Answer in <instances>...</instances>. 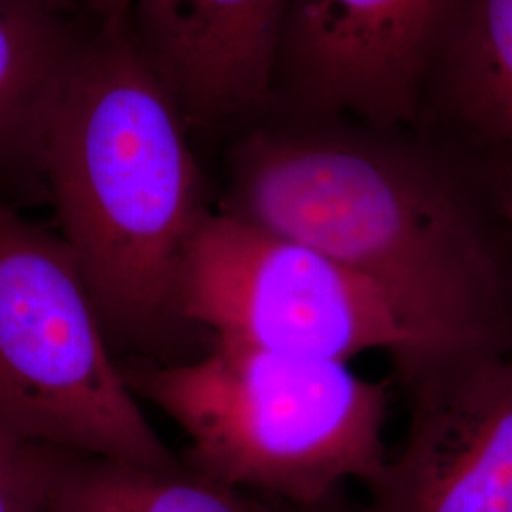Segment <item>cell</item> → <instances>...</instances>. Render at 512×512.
Wrapping results in <instances>:
<instances>
[{"label": "cell", "instance_id": "1", "mask_svg": "<svg viewBox=\"0 0 512 512\" xmlns=\"http://www.w3.org/2000/svg\"><path fill=\"white\" fill-rule=\"evenodd\" d=\"M224 213L365 279L435 355L512 353V275L437 167L403 150L256 131L232 152Z\"/></svg>", "mask_w": 512, "mask_h": 512}, {"label": "cell", "instance_id": "2", "mask_svg": "<svg viewBox=\"0 0 512 512\" xmlns=\"http://www.w3.org/2000/svg\"><path fill=\"white\" fill-rule=\"evenodd\" d=\"M184 128L128 16L101 19L57 97L38 167L105 329L133 344L188 327L184 255L209 211Z\"/></svg>", "mask_w": 512, "mask_h": 512}, {"label": "cell", "instance_id": "3", "mask_svg": "<svg viewBox=\"0 0 512 512\" xmlns=\"http://www.w3.org/2000/svg\"><path fill=\"white\" fill-rule=\"evenodd\" d=\"M122 370L186 433L184 465L222 486L310 509L389 461L387 384L349 363L213 340L194 361Z\"/></svg>", "mask_w": 512, "mask_h": 512}, {"label": "cell", "instance_id": "4", "mask_svg": "<svg viewBox=\"0 0 512 512\" xmlns=\"http://www.w3.org/2000/svg\"><path fill=\"white\" fill-rule=\"evenodd\" d=\"M69 245L0 200V431L67 452L175 469L135 403Z\"/></svg>", "mask_w": 512, "mask_h": 512}, {"label": "cell", "instance_id": "5", "mask_svg": "<svg viewBox=\"0 0 512 512\" xmlns=\"http://www.w3.org/2000/svg\"><path fill=\"white\" fill-rule=\"evenodd\" d=\"M181 313L220 342L340 363L378 349L393 357L421 349L365 279L224 211L207 213L188 243Z\"/></svg>", "mask_w": 512, "mask_h": 512}, {"label": "cell", "instance_id": "6", "mask_svg": "<svg viewBox=\"0 0 512 512\" xmlns=\"http://www.w3.org/2000/svg\"><path fill=\"white\" fill-rule=\"evenodd\" d=\"M393 359L410 420L355 512H512V353Z\"/></svg>", "mask_w": 512, "mask_h": 512}, {"label": "cell", "instance_id": "7", "mask_svg": "<svg viewBox=\"0 0 512 512\" xmlns=\"http://www.w3.org/2000/svg\"><path fill=\"white\" fill-rule=\"evenodd\" d=\"M471 0H291L279 71L317 114L410 120Z\"/></svg>", "mask_w": 512, "mask_h": 512}, {"label": "cell", "instance_id": "8", "mask_svg": "<svg viewBox=\"0 0 512 512\" xmlns=\"http://www.w3.org/2000/svg\"><path fill=\"white\" fill-rule=\"evenodd\" d=\"M291 0H131L137 46L186 124L220 126L266 103Z\"/></svg>", "mask_w": 512, "mask_h": 512}, {"label": "cell", "instance_id": "9", "mask_svg": "<svg viewBox=\"0 0 512 512\" xmlns=\"http://www.w3.org/2000/svg\"><path fill=\"white\" fill-rule=\"evenodd\" d=\"M88 35L44 0H0V165H38L57 97Z\"/></svg>", "mask_w": 512, "mask_h": 512}, {"label": "cell", "instance_id": "10", "mask_svg": "<svg viewBox=\"0 0 512 512\" xmlns=\"http://www.w3.org/2000/svg\"><path fill=\"white\" fill-rule=\"evenodd\" d=\"M44 512H281L274 501L194 473L48 448Z\"/></svg>", "mask_w": 512, "mask_h": 512}, {"label": "cell", "instance_id": "11", "mask_svg": "<svg viewBox=\"0 0 512 512\" xmlns=\"http://www.w3.org/2000/svg\"><path fill=\"white\" fill-rule=\"evenodd\" d=\"M435 73L450 112L512 164V0H471Z\"/></svg>", "mask_w": 512, "mask_h": 512}, {"label": "cell", "instance_id": "12", "mask_svg": "<svg viewBox=\"0 0 512 512\" xmlns=\"http://www.w3.org/2000/svg\"><path fill=\"white\" fill-rule=\"evenodd\" d=\"M48 446L0 431V512H44Z\"/></svg>", "mask_w": 512, "mask_h": 512}, {"label": "cell", "instance_id": "13", "mask_svg": "<svg viewBox=\"0 0 512 512\" xmlns=\"http://www.w3.org/2000/svg\"><path fill=\"white\" fill-rule=\"evenodd\" d=\"M497 202L501 215L507 222V228L512 234V164H505L499 173V183H497Z\"/></svg>", "mask_w": 512, "mask_h": 512}, {"label": "cell", "instance_id": "14", "mask_svg": "<svg viewBox=\"0 0 512 512\" xmlns=\"http://www.w3.org/2000/svg\"><path fill=\"white\" fill-rule=\"evenodd\" d=\"M99 19H116L128 16L131 0H88Z\"/></svg>", "mask_w": 512, "mask_h": 512}, {"label": "cell", "instance_id": "15", "mask_svg": "<svg viewBox=\"0 0 512 512\" xmlns=\"http://www.w3.org/2000/svg\"><path fill=\"white\" fill-rule=\"evenodd\" d=\"M275 505L281 509V512H355V509H351L348 503L344 501L342 492L334 495L329 501L310 507V509H293V507H285V505H279V503H275Z\"/></svg>", "mask_w": 512, "mask_h": 512}, {"label": "cell", "instance_id": "16", "mask_svg": "<svg viewBox=\"0 0 512 512\" xmlns=\"http://www.w3.org/2000/svg\"><path fill=\"white\" fill-rule=\"evenodd\" d=\"M46 4H50V6H54L57 10H61V12H71L74 8V4H76V0H44Z\"/></svg>", "mask_w": 512, "mask_h": 512}]
</instances>
